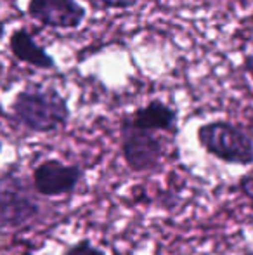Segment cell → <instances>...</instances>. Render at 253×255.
<instances>
[{
	"label": "cell",
	"instance_id": "6da1fadb",
	"mask_svg": "<svg viewBox=\"0 0 253 255\" xmlns=\"http://www.w3.org/2000/svg\"><path fill=\"white\" fill-rule=\"evenodd\" d=\"M17 125L33 134H51L68 125L71 110L68 99L56 87L31 84L21 89L10 104Z\"/></svg>",
	"mask_w": 253,
	"mask_h": 255
},
{
	"label": "cell",
	"instance_id": "7a4b0ae2",
	"mask_svg": "<svg viewBox=\"0 0 253 255\" xmlns=\"http://www.w3.org/2000/svg\"><path fill=\"white\" fill-rule=\"evenodd\" d=\"M33 184L17 170L0 174V231H24L44 214Z\"/></svg>",
	"mask_w": 253,
	"mask_h": 255
},
{
	"label": "cell",
	"instance_id": "3957f363",
	"mask_svg": "<svg viewBox=\"0 0 253 255\" xmlns=\"http://www.w3.org/2000/svg\"><path fill=\"white\" fill-rule=\"evenodd\" d=\"M199 146L210 156L236 167L253 165V137L243 127L227 120L201 124L196 130Z\"/></svg>",
	"mask_w": 253,
	"mask_h": 255
},
{
	"label": "cell",
	"instance_id": "277c9868",
	"mask_svg": "<svg viewBox=\"0 0 253 255\" xmlns=\"http://www.w3.org/2000/svg\"><path fill=\"white\" fill-rule=\"evenodd\" d=\"M122 154L127 167L135 174H149L162 165L165 156V144L153 130L139 128L122 118Z\"/></svg>",
	"mask_w": 253,
	"mask_h": 255
},
{
	"label": "cell",
	"instance_id": "5b68a950",
	"mask_svg": "<svg viewBox=\"0 0 253 255\" xmlns=\"http://www.w3.org/2000/svg\"><path fill=\"white\" fill-rule=\"evenodd\" d=\"M84 179V168L80 165L63 163L61 160H45L33 168L31 184L40 196L56 198L73 193Z\"/></svg>",
	"mask_w": 253,
	"mask_h": 255
},
{
	"label": "cell",
	"instance_id": "8992f818",
	"mask_svg": "<svg viewBox=\"0 0 253 255\" xmlns=\"http://www.w3.org/2000/svg\"><path fill=\"white\" fill-rule=\"evenodd\" d=\"M26 12L42 26L54 30H77L87 16L78 0H28Z\"/></svg>",
	"mask_w": 253,
	"mask_h": 255
},
{
	"label": "cell",
	"instance_id": "52a82bcc",
	"mask_svg": "<svg viewBox=\"0 0 253 255\" xmlns=\"http://www.w3.org/2000/svg\"><path fill=\"white\" fill-rule=\"evenodd\" d=\"M123 120L130 125L139 128L153 132H169V134H177V124H179V113L175 108L170 104L153 99L144 106L137 108L130 115H125Z\"/></svg>",
	"mask_w": 253,
	"mask_h": 255
},
{
	"label": "cell",
	"instance_id": "ba28073f",
	"mask_svg": "<svg viewBox=\"0 0 253 255\" xmlns=\"http://www.w3.org/2000/svg\"><path fill=\"white\" fill-rule=\"evenodd\" d=\"M9 51L19 63H24L31 68L44 71L58 70L56 59L47 52V49L42 47L35 37L24 26L17 28L9 37Z\"/></svg>",
	"mask_w": 253,
	"mask_h": 255
},
{
	"label": "cell",
	"instance_id": "9c48e42d",
	"mask_svg": "<svg viewBox=\"0 0 253 255\" xmlns=\"http://www.w3.org/2000/svg\"><path fill=\"white\" fill-rule=\"evenodd\" d=\"M61 255H106V250L94 245L90 240H78L77 243L66 247Z\"/></svg>",
	"mask_w": 253,
	"mask_h": 255
},
{
	"label": "cell",
	"instance_id": "30bf717a",
	"mask_svg": "<svg viewBox=\"0 0 253 255\" xmlns=\"http://www.w3.org/2000/svg\"><path fill=\"white\" fill-rule=\"evenodd\" d=\"M95 9H111V10H125L132 9L139 3V0H87Z\"/></svg>",
	"mask_w": 253,
	"mask_h": 255
},
{
	"label": "cell",
	"instance_id": "8fae6325",
	"mask_svg": "<svg viewBox=\"0 0 253 255\" xmlns=\"http://www.w3.org/2000/svg\"><path fill=\"white\" fill-rule=\"evenodd\" d=\"M238 186H240V191L243 193L248 200H252V202H253V174L241 177L240 184H238Z\"/></svg>",
	"mask_w": 253,
	"mask_h": 255
},
{
	"label": "cell",
	"instance_id": "7c38bea8",
	"mask_svg": "<svg viewBox=\"0 0 253 255\" xmlns=\"http://www.w3.org/2000/svg\"><path fill=\"white\" fill-rule=\"evenodd\" d=\"M243 68H245V71L250 75V78L253 80V54H248V56H245Z\"/></svg>",
	"mask_w": 253,
	"mask_h": 255
},
{
	"label": "cell",
	"instance_id": "4fadbf2b",
	"mask_svg": "<svg viewBox=\"0 0 253 255\" xmlns=\"http://www.w3.org/2000/svg\"><path fill=\"white\" fill-rule=\"evenodd\" d=\"M2 148H3V144H2V141H0V154H2Z\"/></svg>",
	"mask_w": 253,
	"mask_h": 255
},
{
	"label": "cell",
	"instance_id": "5bb4252c",
	"mask_svg": "<svg viewBox=\"0 0 253 255\" xmlns=\"http://www.w3.org/2000/svg\"><path fill=\"white\" fill-rule=\"evenodd\" d=\"M139 2H149V0H139Z\"/></svg>",
	"mask_w": 253,
	"mask_h": 255
}]
</instances>
